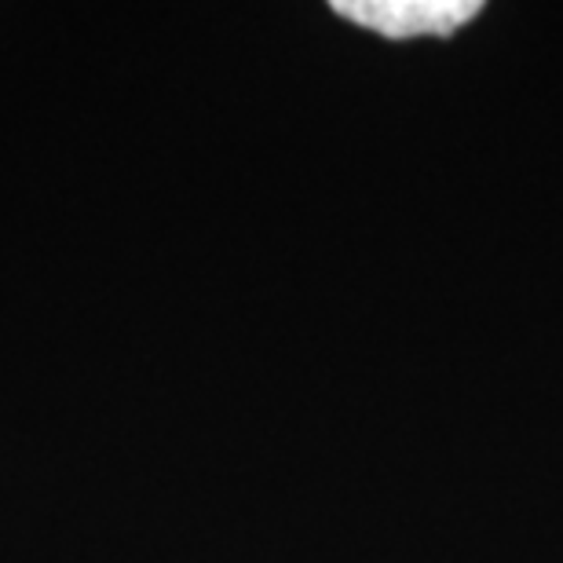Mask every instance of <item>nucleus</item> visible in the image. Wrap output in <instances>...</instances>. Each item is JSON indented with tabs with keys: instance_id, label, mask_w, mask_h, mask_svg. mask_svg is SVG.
I'll use <instances>...</instances> for the list:
<instances>
[{
	"instance_id": "obj_1",
	"label": "nucleus",
	"mask_w": 563,
	"mask_h": 563,
	"mask_svg": "<svg viewBox=\"0 0 563 563\" xmlns=\"http://www.w3.org/2000/svg\"><path fill=\"white\" fill-rule=\"evenodd\" d=\"M336 15L388 41L450 37L479 15V0H333Z\"/></svg>"
}]
</instances>
